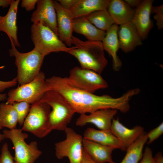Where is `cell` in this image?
Wrapping results in <instances>:
<instances>
[{
  "label": "cell",
  "instance_id": "40",
  "mask_svg": "<svg viewBox=\"0 0 163 163\" xmlns=\"http://www.w3.org/2000/svg\"><path fill=\"white\" fill-rule=\"evenodd\" d=\"M2 128L0 125V129H2ZM5 139V137L3 134L0 133V142L4 140Z\"/></svg>",
  "mask_w": 163,
  "mask_h": 163
},
{
  "label": "cell",
  "instance_id": "9",
  "mask_svg": "<svg viewBox=\"0 0 163 163\" xmlns=\"http://www.w3.org/2000/svg\"><path fill=\"white\" fill-rule=\"evenodd\" d=\"M66 78L73 87L91 93L108 87L107 83L100 74L78 66L70 71L69 75Z\"/></svg>",
  "mask_w": 163,
  "mask_h": 163
},
{
  "label": "cell",
  "instance_id": "13",
  "mask_svg": "<svg viewBox=\"0 0 163 163\" xmlns=\"http://www.w3.org/2000/svg\"><path fill=\"white\" fill-rule=\"evenodd\" d=\"M59 39L69 46L72 45L74 19L69 10L63 8L57 1H53Z\"/></svg>",
  "mask_w": 163,
  "mask_h": 163
},
{
  "label": "cell",
  "instance_id": "31",
  "mask_svg": "<svg viewBox=\"0 0 163 163\" xmlns=\"http://www.w3.org/2000/svg\"><path fill=\"white\" fill-rule=\"evenodd\" d=\"M142 158L139 163H155L152 150L148 147L145 148Z\"/></svg>",
  "mask_w": 163,
  "mask_h": 163
},
{
  "label": "cell",
  "instance_id": "32",
  "mask_svg": "<svg viewBox=\"0 0 163 163\" xmlns=\"http://www.w3.org/2000/svg\"><path fill=\"white\" fill-rule=\"evenodd\" d=\"M17 83L16 77L9 81H3L0 80V93L3 92L6 89L15 86Z\"/></svg>",
  "mask_w": 163,
  "mask_h": 163
},
{
  "label": "cell",
  "instance_id": "36",
  "mask_svg": "<svg viewBox=\"0 0 163 163\" xmlns=\"http://www.w3.org/2000/svg\"><path fill=\"white\" fill-rule=\"evenodd\" d=\"M126 2L132 8L137 7L142 1L140 0H125Z\"/></svg>",
  "mask_w": 163,
  "mask_h": 163
},
{
  "label": "cell",
  "instance_id": "19",
  "mask_svg": "<svg viewBox=\"0 0 163 163\" xmlns=\"http://www.w3.org/2000/svg\"><path fill=\"white\" fill-rule=\"evenodd\" d=\"M83 138L100 144L112 147L123 151H125L126 149L110 130H97L92 128L88 127L84 132Z\"/></svg>",
  "mask_w": 163,
  "mask_h": 163
},
{
  "label": "cell",
  "instance_id": "37",
  "mask_svg": "<svg viewBox=\"0 0 163 163\" xmlns=\"http://www.w3.org/2000/svg\"><path fill=\"white\" fill-rule=\"evenodd\" d=\"M153 158L155 163H163V157L160 152L157 153Z\"/></svg>",
  "mask_w": 163,
  "mask_h": 163
},
{
  "label": "cell",
  "instance_id": "4",
  "mask_svg": "<svg viewBox=\"0 0 163 163\" xmlns=\"http://www.w3.org/2000/svg\"><path fill=\"white\" fill-rule=\"evenodd\" d=\"M11 45L9 55L15 58L16 78L19 85H21L31 82L38 75L45 56L34 48L27 53H20L14 45Z\"/></svg>",
  "mask_w": 163,
  "mask_h": 163
},
{
  "label": "cell",
  "instance_id": "35",
  "mask_svg": "<svg viewBox=\"0 0 163 163\" xmlns=\"http://www.w3.org/2000/svg\"><path fill=\"white\" fill-rule=\"evenodd\" d=\"M80 163H96L90 157L83 148L82 155Z\"/></svg>",
  "mask_w": 163,
  "mask_h": 163
},
{
  "label": "cell",
  "instance_id": "30",
  "mask_svg": "<svg viewBox=\"0 0 163 163\" xmlns=\"http://www.w3.org/2000/svg\"><path fill=\"white\" fill-rule=\"evenodd\" d=\"M163 133V123L162 122L155 128L147 133L148 144L151 143Z\"/></svg>",
  "mask_w": 163,
  "mask_h": 163
},
{
  "label": "cell",
  "instance_id": "14",
  "mask_svg": "<svg viewBox=\"0 0 163 163\" xmlns=\"http://www.w3.org/2000/svg\"><path fill=\"white\" fill-rule=\"evenodd\" d=\"M154 1H142L135 9L134 16L131 22L137 29L142 40L146 39L153 26L150 19L151 9Z\"/></svg>",
  "mask_w": 163,
  "mask_h": 163
},
{
  "label": "cell",
  "instance_id": "7",
  "mask_svg": "<svg viewBox=\"0 0 163 163\" xmlns=\"http://www.w3.org/2000/svg\"><path fill=\"white\" fill-rule=\"evenodd\" d=\"M34 48L45 56L52 52H66L69 47L52 30L43 24L34 23L31 28Z\"/></svg>",
  "mask_w": 163,
  "mask_h": 163
},
{
  "label": "cell",
  "instance_id": "5",
  "mask_svg": "<svg viewBox=\"0 0 163 163\" xmlns=\"http://www.w3.org/2000/svg\"><path fill=\"white\" fill-rule=\"evenodd\" d=\"M51 89L46 81L45 74L40 72L31 82L10 90L6 104L25 101L32 104L40 100L44 94Z\"/></svg>",
  "mask_w": 163,
  "mask_h": 163
},
{
  "label": "cell",
  "instance_id": "23",
  "mask_svg": "<svg viewBox=\"0 0 163 163\" xmlns=\"http://www.w3.org/2000/svg\"><path fill=\"white\" fill-rule=\"evenodd\" d=\"M73 29V31L84 35L90 41H102L106 34L92 24L86 16L74 19Z\"/></svg>",
  "mask_w": 163,
  "mask_h": 163
},
{
  "label": "cell",
  "instance_id": "6",
  "mask_svg": "<svg viewBox=\"0 0 163 163\" xmlns=\"http://www.w3.org/2000/svg\"><path fill=\"white\" fill-rule=\"evenodd\" d=\"M22 129H5L3 134L5 138L10 139L14 149V157L15 163H35L42 152L38 147L37 142L33 141L27 144L25 139L28 135L22 132Z\"/></svg>",
  "mask_w": 163,
  "mask_h": 163
},
{
  "label": "cell",
  "instance_id": "10",
  "mask_svg": "<svg viewBox=\"0 0 163 163\" xmlns=\"http://www.w3.org/2000/svg\"><path fill=\"white\" fill-rule=\"evenodd\" d=\"M64 131L66 139L55 144L56 156L59 159L67 157L70 163H80L82 155L83 138L71 128L67 127Z\"/></svg>",
  "mask_w": 163,
  "mask_h": 163
},
{
  "label": "cell",
  "instance_id": "1",
  "mask_svg": "<svg viewBox=\"0 0 163 163\" xmlns=\"http://www.w3.org/2000/svg\"><path fill=\"white\" fill-rule=\"evenodd\" d=\"M46 81L51 89L63 96L75 113L80 114L107 109H115L123 113L128 107V99L124 94L117 98L106 94L96 95L73 87L68 82L66 77L54 76L46 78Z\"/></svg>",
  "mask_w": 163,
  "mask_h": 163
},
{
  "label": "cell",
  "instance_id": "27",
  "mask_svg": "<svg viewBox=\"0 0 163 163\" xmlns=\"http://www.w3.org/2000/svg\"><path fill=\"white\" fill-rule=\"evenodd\" d=\"M12 104L15 108L18 115V123L20 126L23 125L24 120L29 112L31 105L25 101L15 102Z\"/></svg>",
  "mask_w": 163,
  "mask_h": 163
},
{
  "label": "cell",
  "instance_id": "39",
  "mask_svg": "<svg viewBox=\"0 0 163 163\" xmlns=\"http://www.w3.org/2000/svg\"><path fill=\"white\" fill-rule=\"evenodd\" d=\"M7 97V94H6L0 93V101L6 100Z\"/></svg>",
  "mask_w": 163,
  "mask_h": 163
},
{
  "label": "cell",
  "instance_id": "3",
  "mask_svg": "<svg viewBox=\"0 0 163 163\" xmlns=\"http://www.w3.org/2000/svg\"><path fill=\"white\" fill-rule=\"evenodd\" d=\"M40 101L46 103L52 108L49 119L51 131H64L75 113L70 104L63 96L51 89L46 91Z\"/></svg>",
  "mask_w": 163,
  "mask_h": 163
},
{
  "label": "cell",
  "instance_id": "25",
  "mask_svg": "<svg viewBox=\"0 0 163 163\" xmlns=\"http://www.w3.org/2000/svg\"><path fill=\"white\" fill-rule=\"evenodd\" d=\"M18 122L17 113L12 104H0V125L10 130L16 128Z\"/></svg>",
  "mask_w": 163,
  "mask_h": 163
},
{
  "label": "cell",
  "instance_id": "33",
  "mask_svg": "<svg viewBox=\"0 0 163 163\" xmlns=\"http://www.w3.org/2000/svg\"><path fill=\"white\" fill-rule=\"evenodd\" d=\"M37 0H22L21 2V6L24 8L27 11H30L34 9Z\"/></svg>",
  "mask_w": 163,
  "mask_h": 163
},
{
  "label": "cell",
  "instance_id": "15",
  "mask_svg": "<svg viewBox=\"0 0 163 163\" xmlns=\"http://www.w3.org/2000/svg\"><path fill=\"white\" fill-rule=\"evenodd\" d=\"M117 35L119 48L126 53L131 51L142 44V40L131 21L120 25Z\"/></svg>",
  "mask_w": 163,
  "mask_h": 163
},
{
  "label": "cell",
  "instance_id": "29",
  "mask_svg": "<svg viewBox=\"0 0 163 163\" xmlns=\"http://www.w3.org/2000/svg\"><path fill=\"white\" fill-rule=\"evenodd\" d=\"M0 163H15L14 157L9 151L8 145L6 143H5L2 147Z\"/></svg>",
  "mask_w": 163,
  "mask_h": 163
},
{
  "label": "cell",
  "instance_id": "20",
  "mask_svg": "<svg viewBox=\"0 0 163 163\" xmlns=\"http://www.w3.org/2000/svg\"><path fill=\"white\" fill-rule=\"evenodd\" d=\"M107 10L117 25L131 21L135 11L124 0H110Z\"/></svg>",
  "mask_w": 163,
  "mask_h": 163
},
{
  "label": "cell",
  "instance_id": "18",
  "mask_svg": "<svg viewBox=\"0 0 163 163\" xmlns=\"http://www.w3.org/2000/svg\"><path fill=\"white\" fill-rule=\"evenodd\" d=\"M84 150L96 163H115L112 154L115 148L104 145L83 138Z\"/></svg>",
  "mask_w": 163,
  "mask_h": 163
},
{
  "label": "cell",
  "instance_id": "21",
  "mask_svg": "<svg viewBox=\"0 0 163 163\" xmlns=\"http://www.w3.org/2000/svg\"><path fill=\"white\" fill-rule=\"evenodd\" d=\"M110 0H76L69 10L74 19L86 16L97 11L107 10Z\"/></svg>",
  "mask_w": 163,
  "mask_h": 163
},
{
  "label": "cell",
  "instance_id": "26",
  "mask_svg": "<svg viewBox=\"0 0 163 163\" xmlns=\"http://www.w3.org/2000/svg\"><path fill=\"white\" fill-rule=\"evenodd\" d=\"M86 17L97 28L104 31L115 24L107 10L96 11Z\"/></svg>",
  "mask_w": 163,
  "mask_h": 163
},
{
  "label": "cell",
  "instance_id": "34",
  "mask_svg": "<svg viewBox=\"0 0 163 163\" xmlns=\"http://www.w3.org/2000/svg\"><path fill=\"white\" fill-rule=\"evenodd\" d=\"M57 1L63 8L69 11L76 2V0H58Z\"/></svg>",
  "mask_w": 163,
  "mask_h": 163
},
{
  "label": "cell",
  "instance_id": "38",
  "mask_svg": "<svg viewBox=\"0 0 163 163\" xmlns=\"http://www.w3.org/2000/svg\"><path fill=\"white\" fill-rule=\"evenodd\" d=\"M12 0H0V7L7 8L10 5Z\"/></svg>",
  "mask_w": 163,
  "mask_h": 163
},
{
  "label": "cell",
  "instance_id": "17",
  "mask_svg": "<svg viewBox=\"0 0 163 163\" xmlns=\"http://www.w3.org/2000/svg\"><path fill=\"white\" fill-rule=\"evenodd\" d=\"M110 130L126 149L144 132V128L141 126L136 125L129 129L117 119L113 120Z\"/></svg>",
  "mask_w": 163,
  "mask_h": 163
},
{
  "label": "cell",
  "instance_id": "2",
  "mask_svg": "<svg viewBox=\"0 0 163 163\" xmlns=\"http://www.w3.org/2000/svg\"><path fill=\"white\" fill-rule=\"evenodd\" d=\"M72 44L67 52L75 57L82 68L101 74L107 64L101 41H83L73 36Z\"/></svg>",
  "mask_w": 163,
  "mask_h": 163
},
{
  "label": "cell",
  "instance_id": "24",
  "mask_svg": "<svg viewBox=\"0 0 163 163\" xmlns=\"http://www.w3.org/2000/svg\"><path fill=\"white\" fill-rule=\"evenodd\" d=\"M147 139V133L144 132L127 148L126 155L120 163H138L142 158L143 148Z\"/></svg>",
  "mask_w": 163,
  "mask_h": 163
},
{
  "label": "cell",
  "instance_id": "16",
  "mask_svg": "<svg viewBox=\"0 0 163 163\" xmlns=\"http://www.w3.org/2000/svg\"><path fill=\"white\" fill-rule=\"evenodd\" d=\"M19 0H12L9 10L6 15H0V31L5 33L8 36L11 45L20 47L18 41L17 31V15Z\"/></svg>",
  "mask_w": 163,
  "mask_h": 163
},
{
  "label": "cell",
  "instance_id": "22",
  "mask_svg": "<svg viewBox=\"0 0 163 163\" xmlns=\"http://www.w3.org/2000/svg\"><path fill=\"white\" fill-rule=\"evenodd\" d=\"M118 25L114 24L107 31L106 35L101 41L104 50H106L112 57L113 68L115 71L121 68L122 63L117 55L119 49L117 35Z\"/></svg>",
  "mask_w": 163,
  "mask_h": 163
},
{
  "label": "cell",
  "instance_id": "12",
  "mask_svg": "<svg viewBox=\"0 0 163 163\" xmlns=\"http://www.w3.org/2000/svg\"><path fill=\"white\" fill-rule=\"evenodd\" d=\"M117 112L116 110L107 109L98 110L89 115L81 114L76 120V124L82 127L92 123L100 130H110L112 120Z\"/></svg>",
  "mask_w": 163,
  "mask_h": 163
},
{
  "label": "cell",
  "instance_id": "11",
  "mask_svg": "<svg viewBox=\"0 0 163 163\" xmlns=\"http://www.w3.org/2000/svg\"><path fill=\"white\" fill-rule=\"evenodd\" d=\"M36 10L31 15V20L34 23L39 22L47 27L59 36L56 14L53 1L39 0Z\"/></svg>",
  "mask_w": 163,
  "mask_h": 163
},
{
  "label": "cell",
  "instance_id": "8",
  "mask_svg": "<svg viewBox=\"0 0 163 163\" xmlns=\"http://www.w3.org/2000/svg\"><path fill=\"white\" fill-rule=\"evenodd\" d=\"M50 108L46 103L40 101L31 104L22 130L30 132L39 138L47 135L51 131L49 124Z\"/></svg>",
  "mask_w": 163,
  "mask_h": 163
},
{
  "label": "cell",
  "instance_id": "28",
  "mask_svg": "<svg viewBox=\"0 0 163 163\" xmlns=\"http://www.w3.org/2000/svg\"><path fill=\"white\" fill-rule=\"evenodd\" d=\"M151 13H155L154 18L156 21L158 28L161 30L163 28V5H161L158 6H152Z\"/></svg>",
  "mask_w": 163,
  "mask_h": 163
}]
</instances>
